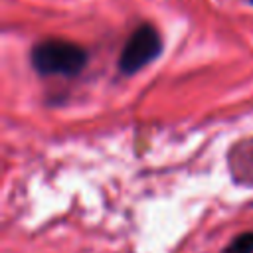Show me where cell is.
<instances>
[{
	"mask_svg": "<svg viewBox=\"0 0 253 253\" xmlns=\"http://www.w3.org/2000/svg\"><path fill=\"white\" fill-rule=\"evenodd\" d=\"M162 53V38L152 24H140L125 42L119 55V71L134 75Z\"/></svg>",
	"mask_w": 253,
	"mask_h": 253,
	"instance_id": "7a4b0ae2",
	"label": "cell"
},
{
	"mask_svg": "<svg viewBox=\"0 0 253 253\" xmlns=\"http://www.w3.org/2000/svg\"><path fill=\"white\" fill-rule=\"evenodd\" d=\"M223 253H253V231H243L235 235Z\"/></svg>",
	"mask_w": 253,
	"mask_h": 253,
	"instance_id": "3957f363",
	"label": "cell"
},
{
	"mask_svg": "<svg viewBox=\"0 0 253 253\" xmlns=\"http://www.w3.org/2000/svg\"><path fill=\"white\" fill-rule=\"evenodd\" d=\"M30 63L38 75L77 77L89 63V53L75 42L47 38L38 42L30 51Z\"/></svg>",
	"mask_w": 253,
	"mask_h": 253,
	"instance_id": "6da1fadb",
	"label": "cell"
},
{
	"mask_svg": "<svg viewBox=\"0 0 253 253\" xmlns=\"http://www.w3.org/2000/svg\"><path fill=\"white\" fill-rule=\"evenodd\" d=\"M249 2H251V4H253V0H249Z\"/></svg>",
	"mask_w": 253,
	"mask_h": 253,
	"instance_id": "277c9868",
	"label": "cell"
}]
</instances>
